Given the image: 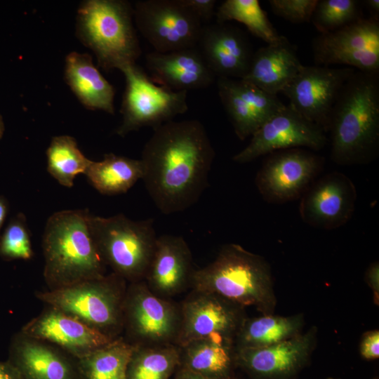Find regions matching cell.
I'll return each mask as SVG.
<instances>
[{"instance_id": "6da1fadb", "label": "cell", "mask_w": 379, "mask_h": 379, "mask_svg": "<svg viewBox=\"0 0 379 379\" xmlns=\"http://www.w3.org/2000/svg\"><path fill=\"white\" fill-rule=\"evenodd\" d=\"M215 151L203 124L170 121L153 129L140 159L146 190L164 214L194 205L208 185Z\"/></svg>"}, {"instance_id": "7a4b0ae2", "label": "cell", "mask_w": 379, "mask_h": 379, "mask_svg": "<svg viewBox=\"0 0 379 379\" xmlns=\"http://www.w3.org/2000/svg\"><path fill=\"white\" fill-rule=\"evenodd\" d=\"M379 72L355 70L330 115L331 157L340 165L365 164L379 149Z\"/></svg>"}, {"instance_id": "3957f363", "label": "cell", "mask_w": 379, "mask_h": 379, "mask_svg": "<svg viewBox=\"0 0 379 379\" xmlns=\"http://www.w3.org/2000/svg\"><path fill=\"white\" fill-rule=\"evenodd\" d=\"M91 215L86 209L63 210L48 218L42 248L49 290L105 275L106 265L90 227Z\"/></svg>"}, {"instance_id": "277c9868", "label": "cell", "mask_w": 379, "mask_h": 379, "mask_svg": "<svg viewBox=\"0 0 379 379\" xmlns=\"http://www.w3.org/2000/svg\"><path fill=\"white\" fill-rule=\"evenodd\" d=\"M191 289L213 293L241 307L268 312L274 305L270 269L240 245L223 246L213 261L193 274Z\"/></svg>"}, {"instance_id": "5b68a950", "label": "cell", "mask_w": 379, "mask_h": 379, "mask_svg": "<svg viewBox=\"0 0 379 379\" xmlns=\"http://www.w3.org/2000/svg\"><path fill=\"white\" fill-rule=\"evenodd\" d=\"M129 3L118 0H89L78 11L77 25L82 41L95 54L105 69H120L135 63L141 53Z\"/></svg>"}, {"instance_id": "8992f818", "label": "cell", "mask_w": 379, "mask_h": 379, "mask_svg": "<svg viewBox=\"0 0 379 379\" xmlns=\"http://www.w3.org/2000/svg\"><path fill=\"white\" fill-rule=\"evenodd\" d=\"M126 281L112 272L65 288L39 292L48 305L115 339L124 330Z\"/></svg>"}, {"instance_id": "52a82bcc", "label": "cell", "mask_w": 379, "mask_h": 379, "mask_svg": "<svg viewBox=\"0 0 379 379\" xmlns=\"http://www.w3.org/2000/svg\"><path fill=\"white\" fill-rule=\"evenodd\" d=\"M90 227L100 253L113 272L130 283L145 279L157 241L154 220L124 214L91 215Z\"/></svg>"}, {"instance_id": "ba28073f", "label": "cell", "mask_w": 379, "mask_h": 379, "mask_svg": "<svg viewBox=\"0 0 379 379\" xmlns=\"http://www.w3.org/2000/svg\"><path fill=\"white\" fill-rule=\"evenodd\" d=\"M126 88L117 133L124 136L143 127L153 129L188 110L187 91H173L154 82L135 63L124 65Z\"/></svg>"}, {"instance_id": "9c48e42d", "label": "cell", "mask_w": 379, "mask_h": 379, "mask_svg": "<svg viewBox=\"0 0 379 379\" xmlns=\"http://www.w3.org/2000/svg\"><path fill=\"white\" fill-rule=\"evenodd\" d=\"M124 330L135 346L175 344L181 323L180 304L153 293L144 280L126 287Z\"/></svg>"}, {"instance_id": "30bf717a", "label": "cell", "mask_w": 379, "mask_h": 379, "mask_svg": "<svg viewBox=\"0 0 379 379\" xmlns=\"http://www.w3.org/2000/svg\"><path fill=\"white\" fill-rule=\"evenodd\" d=\"M133 10L138 29L154 51L197 47L202 22L180 0L138 1Z\"/></svg>"}, {"instance_id": "8fae6325", "label": "cell", "mask_w": 379, "mask_h": 379, "mask_svg": "<svg viewBox=\"0 0 379 379\" xmlns=\"http://www.w3.org/2000/svg\"><path fill=\"white\" fill-rule=\"evenodd\" d=\"M316 65H348L379 72V20L361 18L340 29L320 34L312 41Z\"/></svg>"}, {"instance_id": "7c38bea8", "label": "cell", "mask_w": 379, "mask_h": 379, "mask_svg": "<svg viewBox=\"0 0 379 379\" xmlns=\"http://www.w3.org/2000/svg\"><path fill=\"white\" fill-rule=\"evenodd\" d=\"M180 304L181 323L175 343L178 347L203 338L234 343L245 319L242 307L213 293L192 289Z\"/></svg>"}, {"instance_id": "4fadbf2b", "label": "cell", "mask_w": 379, "mask_h": 379, "mask_svg": "<svg viewBox=\"0 0 379 379\" xmlns=\"http://www.w3.org/2000/svg\"><path fill=\"white\" fill-rule=\"evenodd\" d=\"M352 67L302 65L281 91L296 112L328 132L330 115L346 81L354 74Z\"/></svg>"}, {"instance_id": "5bb4252c", "label": "cell", "mask_w": 379, "mask_h": 379, "mask_svg": "<svg viewBox=\"0 0 379 379\" xmlns=\"http://www.w3.org/2000/svg\"><path fill=\"white\" fill-rule=\"evenodd\" d=\"M325 133L291 105H284L251 136L248 145L233 157V161L246 164L262 155L288 149L319 150L327 142Z\"/></svg>"}, {"instance_id": "9a60e30c", "label": "cell", "mask_w": 379, "mask_h": 379, "mask_svg": "<svg viewBox=\"0 0 379 379\" xmlns=\"http://www.w3.org/2000/svg\"><path fill=\"white\" fill-rule=\"evenodd\" d=\"M270 154L255 178L259 192L270 203L299 198L321 166L320 157L300 148Z\"/></svg>"}, {"instance_id": "2e32d148", "label": "cell", "mask_w": 379, "mask_h": 379, "mask_svg": "<svg viewBox=\"0 0 379 379\" xmlns=\"http://www.w3.org/2000/svg\"><path fill=\"white\" fill-rule=\"evenodd\" d=\"M354 184L346 175L333 172L316 182L302 197L299 211L307 225L333 230L352 218L357 201Z\"/></svg>"}, {"instance_id": "e0dca14e", "label": "cell", "mask_w": 379, "mask_h": 379, "mask_svg": "<svg viewBox=\"0 0 379 379\" xmlns=\"http://www.w3.org/2000/svg\"><path fill=\"white\" fill-rule=\"evenodd\" d=\"M217 86L221 102L241 140L252 136L285 105L277 95L242 79L218 77Z\"/></svg>"}, {"instance_id": "ac0fdd59", "label": "cell", "mask_w": 379, "mask_h": 379, "mask_svg": "<svg viewBox=\"0 0 379 379\" xmlns=\"http://www.w3.org/2000/svg\"><path fill=\"white\" fill-rule=\"evenodd\" d=\"M20 332L28 337L52 344L75 359L114 340L51 307L30 320Z\"/></svg>"}, {"instance_id": "d6986e66", "label": "cell", "mask_w": 379, "mask_h": 379, "mask_svg": "<svg viewBox=\"0 0 379 379\" xmlns=\"http://www.w3.org/2000/svg\"><path fill=\"white\" fill-rule=\"evenodd\" d=\"M195 269L192 255L180 236L157 237L144 281L157 295L171 298L190 288Z\"/></svg>"}, {"instance_id": "ffe728a7", "label": "cell", "mask_w": 379, "mask_h": 379, "mask_svg": "<svg viewBox=\"0 0 379 379\" xmlns=\"http://www.w3.org/2000/svg\"><path fill=\"white\" fill-rule=\"evenodd\" d=\"M197 45L215 77H245L253 53L249 41L239 28L218 22L203 27Z\"/></svg>"}, {"instance_id": "44dd1931", "label": "cell", "mask_w": 379, "mask_h": 379, "mask_svg": "<svg viewBox=\"0 0 379 379\" xmlns=\"http://www.w3.org/2000/svg\"><path fill=\"white\" fill-rule=\"evenodd\" d=\"M312 346L310 334L295 335L263 347L235 349V362L262 379H281L295 373L305 362Z\"/></svg>"}, {"instance_id": "7402d4cb", "label": "cell", "mask_w": 379, "mask_h": 379, "mask_svg": "<svg viewBox=\"0 0 379 379\" xmlns=\"http://www.w3.org/2000/svg\"><path fill=\"white\" fill-rule=\"evenodd\" d=\"M145 61L151 79L173 91L206 88L215 79L196 47L166 53L151 52L147 54Z\"/></svg>"}, {"instance_id": "603a6c76", "label": "cell", "mask_w": 379, "mask_h": 379, "mask_svg": "<svg viewBox=\"0 0 379 379\" xmlns=\"http://www.w3.org/2000/svg\"><path fill=\"white\" fill-rule=\"evenodd\" d=\"M65 353L20 332L13 338L8 361L22 379H81L76 362Z\"/></svg>"}, {"instance_id": "cb8c5ba5", "label": "cell", "mask_w": 379, "mask_h": 379, "mask_svg": "<svg viewBox=\"0 0 379 379\" xmlns=\"http://www.w3.org/2000/svg\"><path fill=\"white\" fill-rule=\"evenodd\" d=\"M302 65L296 48L286 37L281 36L277 42L267 44L253 54L242 79L268 93L277 95L293 79Z\"/></svg>"}, {"instance_id": "d4e9b609", "label": "cell", "mask_w": 379, "mask_h": 379, "mask_svg": "<svg viewBox=\"0 0 379 379\" xmlns=\"http://www.w3.org/2000/svg\"><path fill=\"white\" fill-rule=\"evenodd\" d=\"M65 78L83 105L114 113V91L87 54L70 53L65 60Z\"/></svg>"}, {"instance_id": "484cf974", "label": "cell", "mask_w": 379, "mask_h": 379, "mask_svg": "<svg viewBox=\"0 0 379 379\" xmlns=\"http://www.w3.org/2000/svg\"><path fill=\"white\" fill-rule=\"evenodd\" d=\"M233 344L213 338L191 341L179 347L180 366L210 379H232L236 364Z\"/></svg>"}, {"instance_id": "4316f807", "label": "cell", "mask_w": 379, "mask_h": 379, "mask_svg": "<svg viewBox=\"0 0 379 379\" xmlns=\"http://www.w3.org/2000/svg\"><path fill=\"white\" fill-rule=\"evenodd\" d=\"M85 175L100 193L116 195L126 192L142 179V166L140 159L109 153L101 161H92Z\"/></svg>"}, {"instance_id": "83f0119b", "label": "cell", "mask_w": 379, "mask_h": 379, "mask_svg": "<svg viewBox=\"0 0 379 379\" xmlns=\"http://www.w3.org/2000/svg\"><path fill=\"white\" fill-rule=\"evenodd\" d=\"M135 345L118 337L87 354L76 359L81 379H126Z\"/></svg>"}, {"instance_id": "f1b7e54d", "label": "cell", "mask_w": 379, "mask_h": 379, "mask_svg": "<svg viewBox=\"0 0 379 379\" xmlns=\"http://www.w3.org/2000/svg\"><path fill=\"white\" fill-rule=\"evenodd\" d=\"M180 364V350L175 344L135 346L126 379H171Z\"/></svg>"}, {"instance_id": "f546056e", "label": "cell", "mask_w": 379, "mask_h": 379, "mask_svg": "<svg viewBox=\"0 0 379 379\" xmlns=\"http://www.w3.org/2000/svg\"><path fill=\"white\" fill-rule=\"evenodd\" d=\"M300 326L297 317L265 315L245 319L235 338L237 347L273 345L295 336Z\"/></svg>"}, {"instance_id": "4dcf8cb0", "label": "cell", "mask_w": 379, "mask_h": 379, "mask_svg": "<svg viewBox=\"0 0 379 379\" xmlns=\"http://www.w3.org/2000/svg\"><path fill=\"white\" fill-rule=\"evenodd\" d=\"M46 156L48 173L67 187L73 186L76 176L85 174L92 161L81 152L75 139L69 135L53 138Z\"/></svg>"}, {"instance_id": "1f68e13d", "label": "cell", "mask_w": 379, "mask_h": 379, "mask_svg": "<svg viewBox=\"0 0 379 379\" xmlns=\"http://www.w3.org/2000/svg\"><path fill=\"white\" fill-rule=\"evenodd\" d=\"M218 23L235 20L244 24L255 36L267 44L277 42L279 35L258 0H225L216 13Z\"/></svg>"}, {"instance_id": "d6a6232c", "label": "cell", "mask_w": 379, "mask_h": 379, "mask_svg": "<svg viewBox=\"0 0 379 379\" xmlns=\"http://www.w3.org/2000/svg\"><path fill=\"white\" fill-rule=\"evenodd\" d=\"M361 18L359 1L318 0L310 21L320 34H327Z\"/></svg>"}, {"instance_id": "836d02e7", "label": "cell", "mask_w": 379, "mask_h": 379, "mask_svg": "<svg viewBox=\"0 0 379 379\" xmlns=\"http://www.w3.org/2000/svg\"><path fill=\"white\" fill-rule=\"evenodd\" d=\"M0 254L8 259L29 260L32 258L30 235L22 214L13 219L5 230L0 239Z\"/></svg>"}, {"instance_id": "e575fe53", "label": "cell", "mask_w": 379, "mask_h": 379, "mask_svg": "<svg viewBox=\"0 0 379 379\" xmlns=\"http://www.w3.org/2000/svg\"><path fill=\"white\" fill-rule=\"evenodd\" d=\"M318 0H270L272 11L293 23L311 20Z\"/></svg>"}, {"instance_id": "d590c367", "label": "cell", "mask_w": 379, "mask_h": 379, "mask_svg": "<svg viewBox=\"0 0 379 379\" xmlns=\"http://www.w3.org/2000/svg\"><path fill=\"white\" fill-rule=\"evenodd\" d=\"M201 22L209 20L214 15L215 0H180Z\"/></svg>"}, {"instance_id": "8d00e7d4", "label": "cell", "mask_w": 379, "mask_h": 379, "mask_svg": "<svg viewBox=\"0 0 379 379\" xmlns=\"http://www.w3.org/2000/svg\"><path fill=\"white\" fill-rule=\"evenodd\" d=\"M360 352L366 359H375L379 357V332L370 331L364 336L361 345Z\"/></svg>"}, {"instance_id": "74e56055", "label": "cell", "mask_w": 379, "mask_h": 379, "mask_svg": "<svg viewBox=\"0 0 379 379\" xmlns=\"http://www.w3.org/2000/svg\"><path fill=\"white\" fill-rule=\"evenodd\" d=\"M366 279L373 291L375 302H378L379 297V266L378 262H374L366 272Z\"/></svg>"}, {"instance_id": "f35d334b", "label": "cell", "mask_w": 379, "mask_h": 379, "mask_svg": "<svg viewBox=\"0 0 379 379\" xmlns=\"http://www.w3.org/2000/svg\"><path fill=\"white\" fill-rule=\"evenodd\" d=\"M0 379H22L18 370L7 360L0 361Z\"/></svg>"}, {"instance_id": "ab89813d", "label": "cell", "mask_w": 379, "mask_h": 379, "mask_svg": "<svg viewBox=\"0 0 379 379\" xmlns=\"http://www.w3.org/2000/svg\"><path fill=\"white\" fill-rule=\"evenodd\" d=\"M171 379H210L179 366Z\"/></svg>"}, {"instance_id": "60d3db41", "label": "cell", "mask_w": 379, "mask_h": 379, "mask_svg": "<svg viewBox=\"0 0 379 379\" xmlns=\"http://www.w3.org/2000/svg\"><path fill=\"white\" fill-rule=\"evenodd\" d=\"M364 3L371 13V17L378 18L379 0H366Z\"/></svg>"}, {"instance_id": "b9f144b4", "label": "cell", "mask_w": 379, "mask_h": 379, "mask_svg": "<svg viewBox=\"0 0 379 379\" xmlns=\"http://www.w3.org/2000/svg\"><path fill=\"white\" fill-rule=\"evenodd\" d=\"M7 212V205L5 200L0 197V230L4 222Z\"/></svg>"}, {"instance_id": "7bdbcfd3", "label": "cell", "mask_w": 379, "mask_h": 379, "mask_svg": "<svg viewBox=\"0 0 379 379\" xmlns=\"http://www.w3.org/2000/svg\"><path fill=\"white\" fill-rule=\"evenodd\" d=\"M3 133H4V124H3L2 119L0 116V138L2 136Z\"/></svg>"}, {"instance_id": "ee69618b", "label": "cell", "mask_w": 379, "mask_h": 379, "mask_svg": "<svg viewBox=\"0 0 379 379\" xmlns=\"http://www.w3.org/2000/svg\"><path fill=\"white\" fill-rule=\"evenodd\" d=\"M374 379H378V378H374Z\"/></svg>"}]
</instances>
